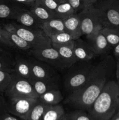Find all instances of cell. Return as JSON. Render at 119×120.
Returning a JSON list of instances; mask_svg holds the SVG:
<instances>
[{"label":"cell","instance_id":"10","mask_svg":"<svg viewBox=\"0 0 119 120\" xmlns=\"http://www.w3.org/2000/svg\"><path fill=\"white\" fill-rule=\"evenodd\" d=\"M33 79L39 80L60 79L58 71L50 64L39 60L28 54Z\"/></svg>","mask_w":119,"mask_h":120},{"label":"cell","instance_id":"34","mask_svg":"<svg viewBox=\"0 0 119 120\" xmlns=\"http://www.w3.org/2000/svg\"><path fill=\"white\" fill-rule=\"evenodd\" d=\"M0 45L8 50H15L12 45L8 41V39L1 32V31H0Z\"/></svg>","mask_w":119,"mask_h":120},{"label":"cell","instance_id":"22","mask_svg":"<svg viewBox=\"0 0 119 120\" xmlns=\"http://www.w3.org/2000/svg\"><path fill=\"white\" fill-rule=\"evenodd\" d=\"M38 101L46 105L51 106L59 104L64 99L60 89L50 90L38 97Z\"/></svg>","mask_w":119,"mask_h":120},{"label":"cell","instance_id":"15","mask_svg":"<svg viewBox=\"0 0 119 120\" xmlns=\"http://www.w3.org/2000/svg\"><path fill=\"white\" fill-rule=\"evenodd\" d=\"M0 31L5 36L8 41L12 45L15 50L19 52H29L32 46L28 42L18 35L16 33L9 32L5 29L0 24Z\"/></svg>","mask_w":119,"mask_h":120},{"label":"cell","instance_id":"27","mask_svg":"<svg viewBox=\"0 0 119 120\" xmlns=\"http://www.w3.org/2000/svg\"><path fill=\"white\" fill-rule=\"evenodd\" d=\"M51 43L60 45H74L72 36L67 32H62L50 37Z\"/></svg>","mask_w":119,"mask_h":120},{"label":"cell","instance_id":"18","mask_svg":"<svg viewBox=\"0 0 119 120\" xmlns=\"http://www.w3.org/2000/svg\"><path fill=\"white\" fill-rule=\"evenodd\" d=\"M51 45L57 50L67 69L77 62L74 53V45H60L53 43H51Z\"/></svg>","mask_w":119,"mask_h":120},{"label":"cell","instance_id":"13","mask_svg":"<svg viewBox=\"0 0 119 120\" xmlns=\"http://www.w3.org/2000/svg\"><path fill=\"white\" fill-rule=\"evenodd\" d=\"M22 52L15 54V71L21 77H24L30 82L33 79L30 68L28 54L25 55Z\"/></svg>","mask_w":119,"mask_h":120},{"label":"cell","instance_id":"5","mask_svg":"<svg viewBox=\"0 0 119 120\" xmlns=\"http://www.w3.org/2000/svg\"><path fill=\"white\" fill-rule=\"evenodd\" d=\"M11 76V81L4 93L7 99L22 97L38 98V95L28 80L15 72L12 73Z\"/></svg>","mask_w":119,"mask_h":120},{"label":"cell","instance_id":"26","mask_svg":"<svg viewBox=\"0 0 119 120\" xmlns=\"http://www.w3.org/2000/svg\"><path fill=\"white\" fill-rule=\"evenodd\" d=\"M55 12L57 17L63 21L75 14L73 8L68 1L60 4Z\"/></svg>","mask_w":119,"mask_h":120},{"label":"cell","instance_id":"32","mask_svg":"<svg viewBox=\"0 0 119 120\" xmlns=\"http://www.w3.org/2000/svg\"><path fill=\"white\" fill-rule=\"evenodd\" d=\"M68 2L73 8L75 14H79L86 8L83 0H68Z\"/></svg>","mask_w":119,"mask_h":120},{"label":"cell","instance_id":"35","mask_svg":"<svg viewBox=\"0 0 119 120\" xmlns=\"http://www.w3.org/2000/svg\"><path fill=\"white\" fill-rule=\"evenodd\" d=\"M10 1L19 5H24L30 7L36 1V0H10Z\"/></svg>","mask_w":119,"mask_h":120},{"label":"cell","instance_id":"37","mask_svg":"<svg viewBox=\"0 0 119 120\" xmlns=\"http://www.w3.org/2000/svg\"><path fill=\"white\" fill-rule=\"evenodd\" d=\"M113 55L115 57L116 60H119V44L113 48Z\"/></svg>","mask_w":119,"mask_h":120},{"label":"cell","instance_id":"7","mask_svg":"<svg viewBox=\"0 0 119 120\" xmlns=\"http://www.w3.org/2000/svg\"><path fill=\"white\" fill-rule=\"evenodd\" d=\"M28 54L39 60L50 64L58 71H62L67 69L58 52L52 45L33 46Z\"/></svg>","mask_w":119,"mask_h":120},{"label":"cell","instance_id":"31","mask_svg":"<svg viewBox=\"0 0 119 120\" xmlns=\"http://www.w3.org/2000/svg\"><path fill=\"white\" fill-rule=\"evenodd\" d=\"M36 1L43 5L46 8L49 9V10L54 12H56L58 5L61 3V2L59 0H36Z\"/></svg>","mask_w":119,"mask_h":120},{"label":"cell","instance_id":"8","mask_svg":"<svg viewBox=\"0 0 119 120\" xmlns=\"http://www.w3.org/2000/svg\"><path fill=\"white\" fill-rule=\"evenodd\" d=\"M78 15L82 35L88 36L94 30L103 28L100 12L94 5L86 7Z\"/></svg>","mask_w":119,"mask_h":120},{"label":"cell","instance_id":"19","mask_svg":"<svg viewBox=\"0 0 119 120\" xmlns=\"http://www.w3.org/2000/svg\"><path fill=\"white\" fill-rule=\"evenodd\" d=\"M28 9L42 23L51 19L57 18L56 12L49 10L36 0L32 5L29 7Z\"/></svg>","mask_w":119,"mask_h":120},{"label":"cell","instance_id":"33","mask_svg":"<svg viewBox=\"0 0 119 120\" xmlns=\"http://www.w3.org/2000/svg\"><path fill=\"white\" fill-rule=\"evenodd\" d=\"M7 112H9L7 100L4 94L0 93V118Z\"/></svg>","mask_w":119,"mask_h":120},{"label":"cell","instance_id":"16","mask_svg":"<svg viewBox=\"0 0 119 120\" xmlns=\"http://www.w3.org/2000/svg\"><path fill=\"white\" fill-rule=\"evenodd\" d=\"M15 21L24 27L33 29H41L42 28V22L34 16L29 9H26L24 7L21 9Z\"/></svg>","mask_w":119,"mask_h":120},{"label":"cell","instance_id":"39","mask_svg":"<svg viewBox=\"0 0 119 120\" xmlns=\"http://www.w3.org/2000/svg\"><path fill=\"white\" fill-rule=\"evenodd\" d=\"M83 1L84 2L85 7H87L91 5H93L97 2L98 0H83Z\"/></svg>","mask_w":119,"mask_h":120},{"label":"cell","instance_id":"30","mask_svg":"<svg viewBox=\"0 0 119 120\" xmlns=\"http://www.w3.org/2000/svg\"><path fill=\"white\" fill-rule=\"evenodd\" d=\"M11 73L0 70V93H4L11 81Z\"/></svg>","mask_w":119,"mask_h":120},{"label":"cell","instance_id":"17","mask_svg":"<svg viewBox=\"0 0 119 120\" xmlns=\"http://www.w3.org/2000/svg\"><path fill=\"white\" fill-rule=\"evenodd\" d=\"M30 83L38 97L50 90L60 89V79L39 80L33 79L30 81Z\"/></svg>","mask_w":119,"mask_h":120},{"label":"cell","instance_id":"11","mask_svg":"<svg viewBox=\"0 0 119 120\" xmlns=\"http://www.w3.org/2000/svg\"><path fill=\"white\" fill-rule=\"evenodd\" d=\"M101 29L94 30L86 38L94 49L97 56H106L108 55L112 48L108 44L105 35L102 33Z\"/></svg>","mask_w":119,"mask_h":120},{"label":"cell","instance_id":"24","mask_svg":"<svg viewBox=\"0 0 119 120\" xmlns=\"http://www.w3.org/2000/svg\"><path fill=\"white\" fill-rule=\"evenodd\" d=\"M66 113L61 104L49 106L43 114L41 120H59Z\"/></svg>","mask_w":119,"mask_h":120},{"label":"cell","instance_id":"20","mask_svg":"<svg viewBox=\"0 0 119 120\" xmlns=\"http://www.w3.org/2000/svg\"><path fill=\"white\" fill-rule=\"evenodd\" d=\"M65 29L72 36L74 40L80 38L82 36L80 26V21L78 14H74L64 20Z\"/></svg>","mask_w":119,"mask_h":120},{"label":"cell","instance_id":"23","mask_svg":"<svg viewBox=\"0 0 119 120\" xmlns=\"http://www.w3.org/2000/svg\"><path fill=\"white\" fill-rule=\"evenodd\" d=\"M0 70L9 73L15 71V56L9 50L0 52Z\"/></svg>","mask_w":119,"mask_h":120},{"label":"cell","instance_id":"12","mask_svg":"<svg viewBox=\"0 0 119 120\" xmlns=\"http://www.w3.org/2000/svg\"><path fill=\"white\" fill-rule=\"evenodd\" d=\"M73 50L77 62H89L97 57L96 54L88 42L80 38L74 40Z\"/></svg>","mask_w":119,"mask_h":120},{"label":"cell","instance_id":"40","mask_svg":"<svg viewBox=\"0 0 119 120\" xmlns=\"http://www.w3.org/2000/svg\"><path fill=\"white\" fill-rule=\"evenodd\" d=\"M110 120H119V109L116 113L110 119Z\"/></svg>","mask_w":119,"mask_h":120},{"label":"cell","instance_id":"14","mask_svg":"<svg viewBox=\"0 0 119 120\" xmlns=\"http://www.w3.org/2000/svg\"><path fill=\"white\" fill-rule=\"evenodd\" d=\"M23 7L22 5L15 3L10 0H0V19L15 21Z\"/></svg>","mask_w":119,"mask_h":120},{"label":"cell","instance_id":"28","mask_svg":"<svg viewBox=\"0 0 119 120\" xmlns=\"http://www.w3.org/2000/svg\"><path fill=\"white\" fill-rule=\"evenodd\" d=\"M49 107L38 101L32 110L28 120H41Z\"/></svg>","mask_w":119,"mask_h":120},{"label":"cell","instance_id":"25","mask_svg":"<svg viewBox=\"0 0 119 120\" xmlns=\"http://www.w3.org/2000/svg\"><path fill=\"white\" fill-rule=\"evenodd\" d=\"M101 32L107 39L108 44L112 48L119 44V30L108 27H104Z\"/></svg>","mask_w":119,"mask_h":120},{"label":"cell","instance_id":"1","mask_svg":"<svg viewBox=\"0 0 119 120\" xmlns=\"http://www.w3.org/2000/svg\"><path fill=\"white\" fill-rule=\"evenodd\" d=\"M116 62L110 55L94 64L87 82L80 89L68 95L65 102L75 110L88 111L116 70Z\"/></svg>","mask_w":119,"mask_h":120},{"label":"cell","instance_id":"6","mask_svg":"<svg viewBox=\"0 0 119 120\" xmlns=\"http://www.w3.org/2000/svg\"><path fill=\"white\" fill-rule=\"evenodd\" d=\"M93 5L100 12L103 28L119 30V0H98Z\"/></svg>","mask_w":119,"mask_h":120},{"label":"cell","instance_id":"41","mask_svg":"<svg viewBox=\"0 0 119 120\" xmlns=\"http://www.w3.org/2000/svg\"><path fill=\"white\" fill-rule=\"evenodd\" d=\"M59 120H70V119H69V116H68V113H65V115H64V116H63V117H62L61 119H60Z\"/></svg>","mask_w":119,"mask_h":120},{"label":"cell","instance_id":"36","mask_svg":"<svg viewBox=\"0 0 119 120\" xmlns=\"http://www.w3.org/2000/svg\"><path fill=\"white\" fill-rule=\"evenodd\" d=\"M0 120H22L16 116L12 115L9 112L5 114L0 118Z\"/></svg>","mask_w":119,"mask_h":120},{"label":"cell","instance_id":"42","mask_svg":"<svg viewBox=\"0 0 119 120\" xmlns=\"http://www.w3.org/2000/svg\"><path fill=\"white\" fill-rule=\"evenodd\" d=\"M8 50V49H5V48H4L3 46H2L0 45V52H4V51H5V50Z\"/></svg>","mask_w":119,"mask_h":120},{"label":"cell","instance_id":"2","mask_svg":"<svg viewBox=\"0 0 119 120\" xmlns=\"http://www.w3.org/2000/svg\"><path fill=\"white\" fill-rule=\"evenodd\" d=\"M119 109V86L108 81L88 112L94 120H110Z\"/></svg>","mask_w":119,"mask_h":120},{"label":"cell","instance_id":"29","mask_svg":"<svg viewBox=\"0 0 119 120\" xmlns=\"http://www.w3.org/2000/svg\"><path fill=\"white\" fill-rule=\"evenodd\" d=\"M70 120H94L88 111L75 110L68 113Z\"/></svg>","mask_w":119,"mask_h":120},{"label":"cell","instance_id":"38","mask_svg":"<svg viewBox=\"0 0 119 120\" xmlns=\"http://www.w3.org/2000/svg\"><path fill=\"white\" fill-rule=\"evenodd\" d=\"M116 75L117 83L119 86V60H116Z\"/></svg>","mask_w":119,"mask_h":120},{"label":"cell","instance_id":"4","mask_svg":"<svg viewBox=\"0 0 119 120\" xmlns=\"http://www.w3.org/2000/svg\"><path fill=\"white\" fill-rule=\"evenodd\" d=\"M1 25L9 32H13L30 44L32 46L51 45L50 38L42 29H33L21 25L17 22H10Z\"/></svg>","mask_w":119,"mask_h":120},{"label":"cell","instance_id":"43","mask_svg":"<svg viewBox=\"0 0 119 120\" xmlns=\"http://www.w3.org/2000/svg\"><path fill=\"white\" fill-rule=\"evenodd\" d=\"M60 1H61V2H66L68 1V0H59Z\"/></svg>","mask_w":119,"mask_h":120},{"label":"cell","instance_id":"3","mask_svg":"<svg viewBox=\"0 0 119 120\" xmlns=\"http://www.w3.org/2000/svg\"><path fill=\"white\" fill-rule=\"evenodd\" d=\"M94 64L92 61L77 62L68 68L64 78V87L70 94L80 89L87 82Z\"/></svg>","mask_w":119,"mask_h":120},{"label":"cell","instance_id":"21","mask_svg":"<svg viewBox=\"0 0 119 120\" xmlns=\"http://www.w3.org/2000/svg\"><path fill=\"white\" fill-rule=\"evenodd\" d=\"M41 29L49 38L62 32H66L64 21L58 18L51 19L42 23Z\"/></svg>","mask_w":119,"mask_h":120},{"label":"cell","instance_id":"9","mask_svg":"<svg viewBox=\"0 0 119 120\" xmlns=\"http://www.w3.org/2000/svg\"><path fill=\"white\" fill-rule=\"evenodd\" d=\"M7 100L9 113L22 120H28L32 110L38 101V98L26 97L10 98Z\"/></svg>","mask_w":119,"mask_h":120}]
</instances>
